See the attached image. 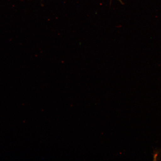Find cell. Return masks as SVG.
I'll list each match as a JSON object with an SVG mask.
<instances>
[{
    "label": "cell",
    "mask_w": 161,
    "mask_h": 161,
    "mask_svg": "<svg viewBox=\"0 0 161 161\" xmlns=\"http://www.w3.org/2000/svg\"><path fill=\"white\" fill-rule=\"evenodd\" d=\"M153 160L157 161L160 160L161 157V149H155L154 151V153L153 154Z\"/></svg>",
    "instance_id": "6da1fadb"
}]
</instances>
